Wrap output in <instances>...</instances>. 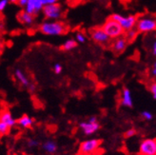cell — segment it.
Here are the masks:
<instances>
[{"mask_svg":"<svg viewBox=\"0 0 156 155\" xmlns=\"http://www.w3.org/2000/svg\"><path fill=\"white\" fill-rule=\"evenodd\" d=\"M44 7L48 6V5H52V4H56L58 3V0H43Z\"/></svg>","mask_w":156,"mask_h":155,"instance_id":"cell-28","label":"cell"},{"mask_svg":"<svg viewBox=\"0 0 156 155\" xmlns=\"http://www.w3.org/2000/svg\"><path fill=\"white\" fill-rule=\"evenodd\" d=\"M79 129L86 136H90L96 133L100 129V124L98 119L95 116H90V117L83 122L79 123Z\"/></svg>","mask_w":156,"mask_h":155,"instance_id":"cell-4","label":"cell"},{"mask_svg":"<svg viewBox=\"0 0 156 155\" xmlns=\"http://www.w3.org/2000/svg\"><path fill=\"white\" fill-rule=\"evenodd\" d=\"M141 116H142V118L145 119V120H147V121H150L153 118V115L151 111H144L141 112Z\"/></svg>","mask_w":156,"mask_h":155,"instance_id":"cell-23","label":"cell"},{"mask_svg":"<svg viewBox=\"0 0 156 155\" xmlns=\"http://www.w3.org/2000/svg\"><path fill=\"white\" fill-rule=\"evenodd\" d=\"M8 5H9V1L8 0H0V12L5 11Z\"/></svg>","mask_w":156,"mask_h":155,"instance_id":"cell-27","label":"cell"},{"mask_svg":"<svg viewBox=\"0 0 156 155\" xmlns=\"http://www.w3.org/2000/svg\"><path fill=\"white\" fill-rule=\"evenodd\" d=\"M39 145H40V143H39V141L36 140V139H28V141H27V146L30 149L37 148Z\"/></svg>","mask_w":156,"mask_h":155,"instance_id":"cell-21","label":"cell"},{"mask_svg":"<svg viewBox=\"0 0 156 155\" xmlns=\"http://www.w3.org/2000/svg\"><path fill=\"white\" fill-rule=\"evenodd\" d=\"M120 104H121V106L126 107H133V101H132L131 92L128 88H124L122 90Z\"/></svg>","mask_w":156,"mask_h":155,"instance_id":"cell-14","label":"cell"},{"mask_svg":"<svg viewBox=\"0 0 156 155\" xmlns=\"http://www.w3.org/2000/svg\"><path fill=\"white\" fill-rule=\"evenodd\" d=\"M77 43L83 44L87 40V37H86V34L82 32H77L75 34V39H74Z\"/></svg>","mask_w":156,"mask_h":155,"instance_id":"cell-20","label":"cell"},{"mask_svg":"<svg viewBox=\"0 0 156 155\" xmlns=\"http://www.w3.org/2000/svg\"><path fill=\"white\" fill-rule=\"evenodd\" d=\"M52 69H53V72L55 74H60V73H62V71H63V67H62L61 64L56 63V64H54Z\"/></svg>","mask_w":156,"mask_h":155,"instance_id":"cell-26","label":"cell"},{"mask_svg":"<svg viewBox=\"0 0 156 155\" xmlns=\"http://www.w3.org/2000/svg\"><path fill=\"white\" fill-rule=\"evenodd\" d=\"M4 48V42L2 39H0V51H1Z\"/></svg>","mask_w":156,"mask_h":155,"instance_id":"cell-32","label":"cell"},{"mask_svg":"<svg viewBox=\"0 0 156 155\" xmlns=\"http://www.w3.org/2000/svg\"><path fill=\"white\" fill-rule=\"evenodd\" d=\"M101 28L103 29L106 34L110 37L111 39H116V38L123 36L125 33L124 30L119 25V23H117L116 21H114L111 18L107 19Z\"/></svg>","mask_w":156,"mask_h":155,"instance_id":"cell-3","label":"cell"},{"mask_svg":"<svg viewBox=\"0 0 156 155\" xmlns=\"http://www.w3.org/2000/svg\"><path fill=\"white\" fill-rule=\"evenodd\" d=\"M27 2H28V0H17L16 4H17L20 8H22V9H24L25 6L27 5Z\"/></svg>","mask_w":156,"mask_h":155,"instance_id":"cell-29","label":"cell"},{"mask_svg":"<svg viewBox=\"0 0 156 155\" xmlns=\"http://www.w3.org/2000/svg\"><path fill=\"white\" fill-rule=\"evenodd\" d=\"M128 43L129 42L127 41V39L123 35V36L118 37V38H116V39L113 40V42L112 44V49L115 53L120 54L123 51H125V50L127 49Z\"/></svg>","mask_w":156,"mask_h":155,"instance_id":"cell-12","label":"cell"},{"mask_svg":"<svg viewBox=\"0 0 156 155\" xmlns=\"http://www.w3.org/2000/svg\"><path fill=\"white\" fill-rule=\"evenodd\" d=\"M43 8H44L43 0H28L27 5L23 9V11L36 16L39 12H42Z\"/></svg>","mask_w":156,"mask_h":155,"instance_id":"cell-11","label":"cell"},{"mask_svg":"<svg viewBox=\"0 0 156 155\" xmlns=\"http://www.w3.org/2000/svg\"><path fill=\"white\" fill-rule=\"evenodd\" d=\"M42 150L49 154H55L58 150V146L55 141L47 140L42 144Z\"/></svg>","mask_w":156,"mask_h":155,"instance_id":"cell-16","label":"cell"},{"mask_svg":"<svg viewBox=\"0 0 156 155\" xmlns=\"http://www.w3.org/2000/svg\"><path fill=\"white\" fill-rule=\"evenodd\" d=\"M0 121H1L2 123H4L5 125H7L10 129H12V128H13L17 125L16 120L14 119V117L11 113V111H7V110L3 111L2 112H0Z\"/></svg>","mask_w":156,"mask_h":155,"instance_id":"cell-13","label":"cell"},{"mask_svg":"<svg viewBox=\"0 0 156 155\" xmlns=\"http://www.w3.org/2000/svg\"><path fill=\"white\" fill-rule=\"evenodd\" d=\"M9 1V3H12V4H16L17 0H8Z\"/></svg>","mask_w":156,"mask_h":155,"instance_id":"cell-33","label":"cell"},{"mask_svg":"<svg viewBox=\"0 0 156 155\" xmlns=\"http://www.w3.org/2000/svg\"><path fill=\"white\" fill-rule=\"evenodd\" d=\"M42 12L44 17L47 20L55 21L59 20L62 17V15H63V8H62V5L59 3L48 5L43 8Z\"/></svg>","mask_w":156,"mask_h":155,"instance_id":"cell-7","label":"cell"},{"mask_svg":"<svg viewBox=\"0 0 156 155\" xmlns=\"http://www.w3.org/2000/svg\"><path fill=\"white\" fill-rule=\"evenodd\" d=\"M151 52L154 56H156V39L154 40V42L152 43V46H151Z\"/></svg>","mask_w":156,"mask_h":155,"instance_id":"cell-30","label":"cell"},{"mask_svg":"<svg viewBox=\"0 0 156 155\" xmlns=\"http://www.w3.org/2000/svg\"><path fill=\"white\" fill-rule=\"evenodd\" d=\"M140 155H156V139L147 138L143 140L139 146Z\"/></svg>","mask_w":156,"mask_h":155,"instance_id":"cell-9","label":"cell"},{"mask_svg":"<svg viewBox=\"0 0 156 155\" xmlns=\"http://www.w3.org/2000/svg\"><path fill=\"white\" fill-rule=\"evenodd\" d=\"M14 77H15V79L18 81V83L21 85V86L28 89L30 92L35 91V90H36L35 85L33 82H30V80L29 79V77L26 75V73L23 72L21 69H15Z\"/></svg>","mask_w":156,"mask_h":155,"instance_id":"cell-10","label":"cell"},{"mask_svg":"<svg viewBox=\"0 0 156 155\" xmlns=\"http://www.w3.org/2000/svg\"><path fill=\"white\" fill-rule=\"evenodd\" d=\"M136 133H137V131H136L135 129H128L126 131V132H125V137H126V138H131V137L135 136Z\"/></svg>","mask_w":156,"mask_h":155,"instance_id":"cell-24","label":"cell"},{"mask_svg":"<svg viewBox=\"0 0 156 155\" xmlns=\"http://www.w3.org/2000/svg\"><path fill=\"white\" fill-rule=\"evenodd\" d=\"M149 90H150V91H151V93L152 97H153L154 99H156V81L152 82V83L150 85Z\"/></svg>","mask_w":156,"mask_h":155,"instance_id":"cell-25","label":"cell"},{"mask_svg":"<svg viewBox=\"0 0 156 155\" xmlns=\"http://www.w3.org/2000/svg\"><path fill=\"white\" fill-rule=\"evenodd\" d=\"M38 30L44 35L48 36H59L67 33L68 28L64 22L55 20H45L38 27Z\"/></svg>","mask_w":156,"mask_h":155,"instance_id":"cell-1","label":"cell"},{"mask_svg":"<svg viewBox=\"0 0 156 155\" xmlns=\"http://www.w3.org/2000/svg\"><path fill=\"white\" fill-rule=\"evenodd\" d=\"M102 141L96 138L83 141L79 146V153L82 155H95V152L99 150Z\"/></svg>","mask_w":156,"mask_h":155,"instance_id":"cell-5","label":"cell"},{"mask_svg":"<svg viewBox=\"0 0 156 155\" xmlns=\"http://www.w3.org/2000/svg\"><path fill=\"white\" fill-rule=\"evenodd\" d=\"M34 119L32 117H30L29 115H22L21 117L16 120V124L21 127L22 129H30V128H32L34 126Z\"/></svg>","mask_w":156,"mask_h":155,"instance_id":"cell-17","label":"cell"},{"mask_svg":"<svg viewBox=\"0 0 156 155\" xmlns=\"http://www.w3.org/2000/svg\"><path fill=\"white\" fill-rule=\"evenodd\" d=\"M151 75L154 77V78H156V61L154 62L153 67H152V69H151Z\"/></svg>","mask_w":156,"mask_h":155,"instance_id":"cell-31","label":"cell"},{"mask_svg":"<svg viewBox=\"0 0 156 155\" xmlns=\"http://www.w3.org/2000/svg\"><path fill=\"white\" fill-rule=\"evenodd\" d=\"M111 19L116 21L119 23V25L122 27L124 32H127L131 29H134L136 22H137V17L135 15H129V16H123V15L119 13H113L111 15Z\"/></svg>","mask_w":156,"mask_h":155,"instance_id":"cell-6","label":"cell"},{"mask_svg":"<svg viewBox=\"0 0 156 155\" xmlns=\"http://www.w3.org/2000/svg\"><path fill=\"white\" fill-rule=\"evenodd\" d=\"M17 19L22 25L27 26V27H30V26H33L34 24L35 16L33 14H30V13H28V12H26L24 11H22V12H20L18 13Z\"/></svg>","mask_w":156,"mask_h":155,"instance_id":"cell-15","label":"cell"},{"mask_svg":"<svg viewBox=\"0 0 156 155\" xmlns=\"http://www.w3.org/2000/svg\"><path fill=\"white\" fill-rule=\"evenodd\" d=\"M90 35L93 41L101 46H107L111 42V38L106 34L101 27L92 28L90 30Z\"/></svg>","mask_w":156,"mask_h":155,"instance_id":"cell-8","label":"cell"},{"mask_svg":"<svg viewBox=\"0 0 156 155\" xmlns=\"http://www.w3.org/2000/svg\"><path fill=\"white\" fill-rule=\"evenodd\" d=\"M137 33L138 32L136 30V29H131L129 30H127V32H125V38L127 39L128 42H130V41H133L136 36H137Z\"/></svg>","mask_w":156,"mask_h":155,"instance_id":"cell-19","label":"cell"},{"mask_svg":"<svg viewBox=\"0 0 156 155\" xmlns=\"http://www.w3.org/2000/svg\"><path fill=\"white\" fill-rule=\"evenodd\" d=\"M136 30L138 33H151L156 30V17L151 15H144V16L137 18Z\"/></svg>","mask_w":156,"mask_h":155,"instance_id":"cell-2","label":"cell"},{"mask_svg":"<svg viewBox=\"0 0 156 155\" xmlns=\"http://www.w3.org/2000/svg\"><path fill=\"white\" fill-rule=\"evenodd\" d=\"M77 47V42L74 39H68L66 40L61 46V50L64 51H73Z\"/></svg>","mask_w":156,"mask_h":155,"instance_id":"cell-18","label":"cell"},{"mask_svg":"<svg viewBox=\"0 0 156 155\" xmlns=\"http://www.w3.org/2000/svg\"><path fill=\"white\" fill-rule=\"evenodd\" d=\"M10 128L8 127L7 125H5L4 123H2L1 121H0V135H6L8 132L10 131Z\"/></svg>","mask_w":156,"mask_h":155,"instance_id":"cell-22","label":"cell"}]
</instances>
